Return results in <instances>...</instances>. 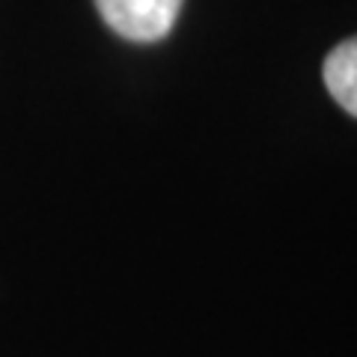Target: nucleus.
<instances>
[{
  "label": "nucleus",
  "mask_w": 357,
  "mask_h": 357,
  "mask_svg": "<svg viewBox=\"0 0 357 357\" xmlns=\"http://www.w3.org/2000/svg\"><path fill=\"white\" fill-rule=\"evenodd\" d=\"M105 24L128 42H158L173 30L182 0H96Z\"/></svg>",
  "instance_id": "f257e3e1"
},
{
  "label": "nucleus",
  "mask_w": 357,
  "mask_h": 357,
  "mask_svg": "<svg viewBox=\"0 0 357 357\" xmlns=\"http://www.w3.org/2000/svg\"><path fill=\"white\" fill-rule=\"evenodd\" d=\"M325 84L345 114L357 116V36L340 42L325 60Z\"/></svg>",
  "instance_id": "f03ea898"
}]
</instances>
